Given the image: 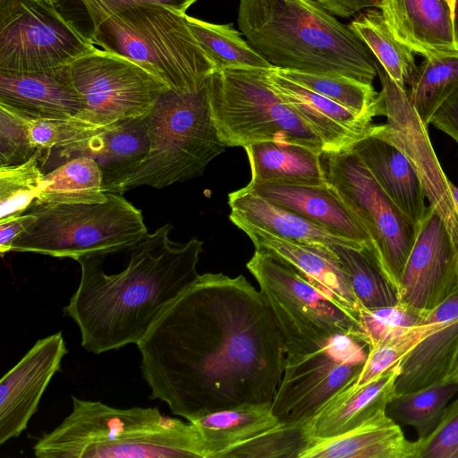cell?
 I'll return each mask as SVG.
<instances>
[{
	"mask_svg": "<svg viewBox=\"0 0 458 458\" xmlns=\"http://www.w3.org/2000/svg\"><path fill=\"white\" fill-rule=\"evenodd\" d=\"M368 345L348 335H336L315 351L286 355L281 381L272 401L279 423H308L360 371Z\"/></svg>",
	"mask_w": 458,
	"mask_h": 458,
	"instance_id": "4fadbf2b",
	"label": "cell"
},
{
	"mask_svg": "<svg viewBox=\"0 0 458 458\" xmlns=\"http://www.w3.org/2000/svg\"><path fill=\"white\" fill-rule=\"evenodd\" d=\"M172 228L167 224L123 249L75 259L81 279L64 313L77 325L87 352L137 345L199 277L203 242H173Z\"/></svg>",
	"mask_w": 458,
	"mask_h": 458,
	"instance_id": "7a4b0ae2",
	"label": "cell"
},
{
	"mask_svg": "<svg viewBox=\"0 0 458 458\" xmlns=\"http://www.w3.org/2000/svg\"><path fill=\"white\" fill-rule=\"evenodd\" d=\"M400 372L401 362L362 386L345 387L310 420L311 437L315 439L335 437L385 413L396 394L395 381Z\"/></svg>",
	"mask_w": 458,
	"mask_h": 458,
	"instance_id": "603a6c76",
	"label": "cell"
},
{
	"mask_svg": "<svg viewBox=\"0 0 458 458\" xmlns=\"http://www.w3.org/2000/svg\"><path fill=\"white\" fill-rule=\"evenodd\" d=\"M246 267L273 313L286 355L315 351L336 335H348L365 343L359 316L292 266L255 250Z\"/></svg>",
	"mask_w": 458,
	"mask_h": 458,
	"instance_id": "ba28073f",
	"label": "cell"
},
{
	"mask_svg": "<svg viewBox=\"0 0 458 458\" xmlns=\"http://www.w3.org/2000/svg\"><path fill=\"white\" fill-rule=\"evenodd\" d=\"M238 26L274 67L344 76L372 84V53L352 30L314 0H240Z\"/></svg>",
	"mask_w": 458,
	"mask_h": 458,
	"instance_id": "3957f363",
	"label": "cell"
},
{
	"mask_svg": "<svg viewBox=\"0 0 458 458\" xmlns=\"http://www.w3.org/2000/svg\"><path fill=\"white\" fill-rule=\"evenodd\" d=\"M381 82L378 93L386 123L374 125L371 134L394 144L413 167L429 205L445 223L458 249V210L445 175L422 123L411 106L406 89L400 88L375 61Z\"/></svg>",
	"mask_w": 458,
	"mask_h": 458,
	"instance_id": "5bb4252c",
	"label": "cell"
},
{
	"mask_svg": "<svg viewBox=\"0 0 458 458\" xmlns=\"http://www.w3.org/2000/svg\"><path fill=\"white\" fill-rule=\"evenodd\" d=\"M453 24L455 35V39L458 44V0H455L454 12H453Z\"/></svg>",
	"mask_w": 458,
	"mask_h": 458,
	"instance_id": "681fc988",
	"label": "cell"
},
{
	"mask_svg": "<svg viewBox=\"0 0 458 458\" xmlns=\"http://www.w3.org/2000/svg\"><path fill=\"white\" fill-rule=\"evenodd\" d=\"M68 350L61 331L38 340L0 380V445L18 437L37 412Z\"/></svg>",
	"mask_w": 458,
	"mask_h": 458,
	"instance_id": "2e32d148",
	"label": "cell"
},
{
	"mask_svg": "<svg viewBox=\"0 0 458 458\" xmlns=\"http://www.w3.org/2000/svg\"><path fill=\"white\" fill-rule=\"evenodd\" d=\"M71 413L33 445L38 458H206L196 426L156 407L127 409L72 396Z\"/></svg>",
	"mask_w": 458,
	"mask_h": 458,
	"instance_id": "277c9868",
	"label": "cell"
},
{
	"mask_svg": "<svg viewBox=\"0 0 458 458\" xmlns=\"http://www.w3.org/2000/svg\"><path fill=\"white\" fill-rule=\"evenodd\" d=\"M69 65L27 72L0 71V104L34 118L76 116L81 100Z\"/></svg>",
	"mask_w": 458,
	"mask_h": 458,
	"instance_id": "ffe728a7",
	"label": "cell"
},
{
	"mask_svg": "<svg viewBox=\"0 0 458 458\" xmlns=\"http://www.w3.org/2000/svg\"><path fill=\"white\" fill-rule=\"evenodd\" d=\"M192 422L200 436L206 458H219L233 445L279 423L272 403L239 406L208 414Z\"/></svg>",
	"mask_w": 458,
	"mask_h": 458,
	"instance_id": "f1b7e54d",
	"label": "cell"
},
{
	"mask_svg": "<svg viewBox=\"0 0 458 458\" xmlns=\"http://www.w3.org/2000/svg\"><path fill=\"white\" fill-rule=\"evenodd\" d=\"M149 149V139L142 117L113 123L81 140L58 146L41 159V167L55 168L78 157L98 162L106 191L115 192L140 165Z\"/></svg>",
	"mask_w": 458,
	"mask_h": 458,
	"instance_id": "e0dca14e",
	"label": "cell"
},
{
	"mask_svg": "<svg viewBox=\"0 0 458 458\" xmlns=\"http://www.w3.org/2000/svg\"><path fill=\"white\" fill-rule=\"evenodd\" d=\"M309 422L294 426L278 423L225 450L219 458H301L316 441L310 435Z\"/></svg>",
	"mask_w": 458,
	"mask_h": 458,
	"instance_id": "8d00e7d4",
	"label": "cell"
},
{
	"mask_svg": "<svg viewBox=\"0 0 458 458\" xmlns=\"http://www.w3.org/2000/svg\"><path fill=\"white\" fill-rule=\"evenodd\" d=\"M89 40L140 65L175 92L197 88L217 71L190 30L186 13L161 4L109 16Z\"/></svg>",
	"mask_w": 458,
	"mask_h": 458,
	"instance_id": "8992f818",
	"label": "cell"
},
{
	"mask_svg": "<svg viewBox=\"0 0 458 458\" xmlns=\"http://www.w3.org/2000/svg\"><path fill=\"white\" fill-rule=\"evenodd\" d=\"M62 14L86 38L106 18L129 7L161 4L181 13L198 0H55Z\"/></svg>",
	"mask_w": 458,
	"mask_h": 458,
	"instance_id": "f35d334b",
	"label": "cell"
},
{
	"mask_svg": "<svg viewBox=\"0 0 458 458\" xmlns=\"http://www.w3.org/2000/svg\"><path fill=\"white\" fill-rule=\"evenodd\" d=\"M321 157L328 183L368 233L377 264L398 293L419 225L387 196L352 148Z\"/></svg>",
	"mask_w": 458,
	"mask_h": 458,
	"instance_id": "30bf717a",
	"label": "cell"
},
{
	"mask_svg": "<svg viewBox=\"0 0 458 458\" xmlns=\"http://www.w3.org/2000/svg\"><path fill=\"white\" fill-rule=\"evenodd\" d=\"M368 47L390 78L402 89L417 65L413 52L393 34L378 8L360 12L349 24Z\"/></svg>",
	"mask_w": 458,
	"mask_h": 458,
	"instance_id": "4dcf8cb0",
	"label": "cell"
},
{
	"mask_svg": "<svg viewBox=\"0 0 458 458\" xmlns=\"http://www.w3.org/2000/svg\"><path fill=\"white\" fill-rule=\"evenodd\" d=\"M44 176L39 151L22 164L0 166V221L21 216L31 207Z\"/></svg>",
	"mask_w": 458,
	"mask_h": 458,
	"instance_id": "74e56055",
	"label": "cell"
},
{
	"mask_svg": "<svg viewBox=\"0 0 458 458\" xmlns=\"http://www.w3.org/2000/svg\"><path fill=\"white\" fill-rule=\"evenodd\" d=\"M23 216L11 251L75 260L123 249L148 233L141 211L110 191L103 202L33 204Z\"/></svg>",
	"mask_w": 458,
	"mask_h": 458,
	"instance_id": "52a82bcc",
	"label": "cell"
},
{
	"mask_svg": "<svg viewBox=\"0 0 458 458\" xmlns=\"http://www.w3.org/2000/svg\"><path fill=\"white\" fill-rule=\"evenodd\" d=\"M344 263L352 289L362 307L374 309L395 305L398 293L377 264L369 248L333 247Z\"/></svg>",
	"mask_w": 458,
	"mask_h": 458,
	"instance_id": "d590c367",
	"label": "cell"
},
{
	"mask_svg": "<svg viewBox=\"0 0 458 458\" xmlns=\"http://www.w3.org/2000/svg\"><path fill=\"white\" fill-rule=\"evenodd\" d=\"M414 458H458V398L427 437L414 441Z\"/></svg>",
	"mask_w": 458,
	"mask_h": 458,
	"instance_id": "ee69618b",
	"label": "cell"
},
{
	"mask_svg": "<svg viewBox=\"0 0 458 458\" xmlns=\"http://www.w3.org/2000/svg\"><path fill=\"white\" fill-rule=\"evenodd\" d=\"M451 192L454 200L456 208L458 210V186L454 185L452 182L450 183Z\"/></svg>",
	"mask_w": 458,
	"mask_h": 458,
	"instance_id": "f907efd6",
	"label": "cell"
},
{
	"mask_svg": "<svg viewBox=\"0 0 458 458\" xmlns=\"http://www.w3.org/2000/svg\"><path fill=\"white\" fill-rule=\"evenodd\" d=\"M267 81L284 103L313 131L324 153L340 152L371 134L372 121L280 74L274 67Z\"/></svg>",
	"mask_w": 458,
	"mask_h": 458,
	"instance_id": "ac0fdd59",
	"label": "cell"
},
{
	"mask_svg": "<svg viewBox=\"0 0 458 458\" xmlns=\"http://www.w3.org/2000/svg\"><path fill=\"white\" fill-rule=\"evenodd\" d=\"M379 10L394 37L413 53L428 58L458 51L446 0H382Z\"/></svg>",
	"mask_w": 458,
	"mask_h": 458,
	"instance_id": "44dd1931",
	"label": "cell"
},
{
	"mask_svg": "<svg viewBox=\"0 0 458 458\" xmlns=\"http://www.w3.org/2000/svg\"><path fill=\"white\" fill-rule=\"evenodd\" d=\"M81 100L74 118L96 129L143 117L169 88L125 56L98 47L70 65Z\"/></svg>",
	"mask_w": 458,
	"mask_h": 458,
	"instance_id": "7c38bea8",
	"label": "cell"
},
{
	"mask_svg": "<svg viewBox=\"0 0 458 458\" xmlns=\"http://www.w3.org/2000/svg\"><path fill=\"white\" fill-rule=\"evenodd\" d=\"M415 445L381 413L343 435L316 439L301 458H414Z\"/></svg>",
	"mask_w": 458,
	"mask_h": 458,
	"instance_id": "484cf974",
	"label": "cell"
},
{
	"mask_svg": "<svg viewBox=\"0 0 458 458\" xmlns=\"http://www.w3.org/2000/svg\"><path fill=\"white\" fill-rule=\"evenodd\" d=\"M352 149L387 196L419 225L427 208L426 196L404 154L392 142L373 134L358 141Z\"/></svg>",
	"mask_w": 458,
	"mask_h": 458,
	"instance_id": "cb8c5ba5",
	"label": "cell"
},
{
	"mask_svg": "<svg viewBox=\"0 0 458 458\" xmlns=\"http://www.w3.org/2000/svg\"><path fill=\"white\" fill-rule=\"evenodd\" d=\"M446 2L448 3L450 8L452 9V11L454 12V3H455V0H446Z\"/></svg>",
	"mask_w": 458,
	"mask_h": 458,
	"instance_id": "816d5d0a",
	"label": "cell"
},
{
	"mask_svg": "<svg viewBox=\"0 0 458 458\" xmlns=\"http://www.w3.org/2000/svg\"><path fill=\"white\" fill-rule=\"evenodd\" d=\"M428 312L414 309L398 301L395 305L369 309L360 306L359 319L369 345L420 326Z\"/></svg>",
	"mask_w": 458,
	"mask_h": 458,
	"instance_id": "60d3db41",
	"label": "cell"
},
{
	"mask_svg": "<svg viewBox=\"0 0 458 458\" xmlns=\"http://www.w3.org/2000/svg\"><path fill=\"white\" fill-rule=\"evenodd\" d=\"M97 47L55 0H0V71L27 72L69 65Z\"/></svg>",
	"mask_w": 458,
	"mask_h": 458,
	"instance_id": "8fae6325",
	"label": "cell"
},
{
	"mask_svg": "<svg viewBox=\"0 0 458 458\" xmlns=\"http://www.w3.org/2000/svg\"><path fill=\"white\" fill-rule=\"evenodd\" d=\"M333 15L343 18L353 16L369 8H378L382 0H316Z\"/></svg>",
	"mask_w": 458,
	"mask_h": 458,
	"instance_id": "bcb514c9",
	"label": "cell"
},
{
	"mask_svg": "<svg viewBox=\"0 0 458 458\" xmlns=\"http://www.w3.org/2000/svg\"><path fill=\"white\" fill-rule=\"evenodd\" d=\"M430 124L447 134L458 145V89L437 111Z\"/></svg>",
	"mask_w": 458,
	"mask_h": 458,
	"instance_id": "f6af8a7d",
	"label": "cell"
},
{
	"mask_svg": "<svg viewBox=\"0 0 458 458\" xmlns=\"http://www.w3.org/2000/svg\"><path fill=\"white\" fill-rule=\"evenodd\" d=\"M28 117L30 139L35 148L40 152V159L58 146L86 138L101 130L82 123L74 117Z\"/></svg>",
	"mask_w": 458,
	"mask_h": 458,
	"instance_id": "7bdbcfd3",
	"label": "cell"
},
{
	"mask_svg": "<svg viewBox=\"0 0 458 458\" xmlns=\"http://www.w3.org/2000/svg\"><path fill=\"white\" fill-rule=\"evenodd\" d=\"M250 165L249 183L327 186L323 153L293 144L259 142L243 148Z\"/></svg>",
	"mask_w": 458,
	"mask_h": 458,
	"instance_id": "4316f807",
	"label": "cell"
},
{
	"mask_svg": "<svg viewBox=\"0 0 458 458\" xmlns=\"http://www.w3.org/2000/svg\"><path fill=\"white\" fill-rule=\"evenodd\" d=\"M458 357V317L442 321L402 360L395 381L396 394L443 381Z\"/></svg>",
	"mask_w": 458,
	"mask_h": 458,
	"instance_id": "83f0119b",
	"label": "cell"
},
{
	"mask_svg": "<svg viewBox=\"0 0 458 458\" xmlns=\"http://www.w3.org/2000/svg\"><path fill=\"white\" fill-rule=\"evenodd\" d=\"M186 21L217 70L274 68L248 41L242 38V34L233 28V23L215 24L187 14Z\"/></svg>",
	"mask_w": 458,
	"mask_h": 458,
	"instance_id": "d6a6232c",
	"label": "cell"
},
{
	"mask_svg": "<svg viewBox=\"0 0 458 458\" xmlns=\"http://www.w3.org/2000/svg\"><path fill=\"white\" fill-rule=\"evenodd\" d=\"M441 322L423 324L397 335L368 347L366 360L352 386H362L402 362L411 351L428 335L435 331Z\"/></svg>",
	"mask_w": 458,
	"mask_h": 458,
	"instance_id": "ab89813d",
	"label": "cell"
},
{
	"mask_svg": "<svg viewBox=\"0 0 458 458\" xmlns=\"http://www.w3.org/2000/svg\"><path fill=\"white\" fill-rule=\"evenodd\" d=\"M208 80L190 90L168 89L157 99L142 117L148 153L116 193L143 185L162 189L201 176L208 163L225 151L228 147L212 117Z\"/></svg>",
	"mask_w": 458,
	"mask_h": 458,
	"instance_id": "5b68a950",
	"label": "cell"
},
{
	"mask_svg": "<svg viewBox=\"0 0 458 458\" xmlns=\"http://www.w3.org/2000/svg\"><path fill=\"white\" fill-rule=\"evenodd\" d=\"M245 188L335 235L371 249L368 233L329 183L327 186L248 183Z\"/></svg>",
	"mask_w": 458,
	"mask_h": 458,
	"instance_id": "7402d4cb",
	"label": "cell"
},
{
	"mask_svg": "<svg viewBox=\"0 0 458 458\" xmlns=\"http://www.w3.org/2000/svg\"><path fill=\"white\" fill-rule=\"evenodd\" d=\"M408 84L409 102L428 127L443 103L458 89V51L425 58Z\"/></svg>",
	"mask_w": 458,
	"mask_h": 458,
	"instance_id": "1f68e13d",
	"label": "cell"
},
{
	"mask_svg": "<svg viewBox=\"0 0 458 458\" xmlns=\"http://www.w3.org/2000/svg\"><path fill=\"white\" fill-rule=\"evenodd\" d=\"M137 346L151 398L187 421L272 403L286 356L260 291L222 273L199 275Z\"/></svg>",
	"mask_w": 458,
	"mask_h": 458,
	"instance_id": "6da1fadb",
	"label": "cell"
},
{
	"mask_svg": "<svg viewBox=\"0 0 458 458\" xmlns=\"http://www.w3.org/2000/svg\"><path fill=\"white\" fill-rule=\"evenodd\" d=\"M228 204L231 208L229 216L238 218L283 239L330 247L343 246L359 250L368 248L335 235L307 218L267 200L245 187L229 193Z\"/></svg>",
	"mask_w": 458,
	"mask_h": 458,
	"instance_id": "d4e9b609",
	"label": "cell"
},
{
	"mask_svg": "<svg viewBox=\"0 0 458 458\" xmlns=\"http://www.w3.org/2000/svg\"><path fill=\"white\" fill-rule=\"evenodd\" d=\"M458 383L443 381L407 393L395 394L386 412L398 424L416 429L418 439L427 437L439 424Z\"/></svg>",
	"mask_w": 458,
	"mask_h": 458,
	"instance_id": "836d02e7",
	"label": "cell"
},
{
	"mask_svg": "<svg viewBox=\"0 0 458 458\" xmlns=\"http://www.w3.org/2000/svg\"><path fill=\"white\" fill-rule=\"evenodd\" d=\"M24 216H19L0 221V253L4 256L11 251L16 237L24 228Z\"/></svg>",
	"mask_w": 458,
	"mask_h": 458,
	"instance_id": "7dc6e473",
	"label": "cell"
},
{
	"mask_svg": "<svg viewBox=\"0 0 458 458\" xmlns=\"http://www.w3.org/2000/svg\"><path fill=\"white\" fill-rule=\"evenodd\" d=\"M268 70L228 68L210 75V108L222 141L242 148L271 141L324 153L319 139L272 89Z\"/></svg>",
	"mask_w": 458,
	"mask_h": 458,
	"instance_id": "9c48e42d",
	"label": "cell"
},
{
	"mask_svg": "<svg viewBox=\"0 0 458 458\" xmlns=\"http://www.w3.org/2000/svg\"><path fill=\"white\" fill-rule=\"evenodd\" d=\"M229 218L249 236L255 250L265 251L292 266L338 303L359 316L361 305L347 270L333 247L289 241L238 218Z\"/></svg>",
	"mask_w": 458,
	"mask_h": 458,
	"instance_id": "d6986e66",
	"label": "cell"
},
{
	"mask_svg": "<svg viewBox=\"0 0 458 458\" xmlns=\"http://www.w3.org/2000/svg\"><path fill=\"white\" fill-rule=\"evenodd\" d=\"M283 76L313 90L345 107L358 115L372 121L382 115L380 98L372 84L335 75L288 71L276 68Z\"/></svg>",
	"mask_w": 458,
	"mask_h": 458,
	"instance_id": "e575fe53",
	"label": "cell"
},
{
	"mask_svg": "<svg viewBox=\"0 0 458 458\" xmlns=\"http://www.w3.org/2000/svg\"><path fill=\"white\" fill-rule=\"evenodd\" d=\"M37 152L30 139L29 117L0 104V166L22 164Z\"/></svg>",
	"mask_w": 458,
	"mask_h": 458,
	"instance_id": "b9f144b4",
	"label": "cell"
},
{
	"mask_svg": "<svg viewBox=\"0 0 458 458\" xmlns=\"http://www.w3.org/2000/svg\"><path fill=\"white\" fill-rule=\"evenodd\" d=\"M458 286V249L429 205L419 224L399 289V301L429 312Z\"/></svg>",
	"mask_w": 458,
	"mask_h": 458,
	"instance_id": "9a60e30c",
	"label": "cell"
},
{
	"mask_svg": "<svg viewBox=\"0 0 458 458\" xmlns=\"http://www.w3.org/2000/svg\"><path fill=\"white\" fill-rule=\"evenodd\" d=\"M107 194L98 162L78 157L45 173L43 187L33 204L103 202Z\"/></svg>",
	"mask_w": 458,
	"mask_h": 458,
	"instance_id": "f546056e",
	"label": "cell"
},
{
	"mask_svg": "<svg viewBox=\"0 0 458 458\" xmlns=\"http://www.w3.org/2000/svg\"><path fill=\"white\" fill-rule=\"evenodd\" d=\"M444 381L447 383H458V357L451 372Z\"/></svg>",
	"mask_w": 458,
	"mask_h": 458,
	"instance_id": "c3c4849f",
	"label": "cell"
}]
</instances>
